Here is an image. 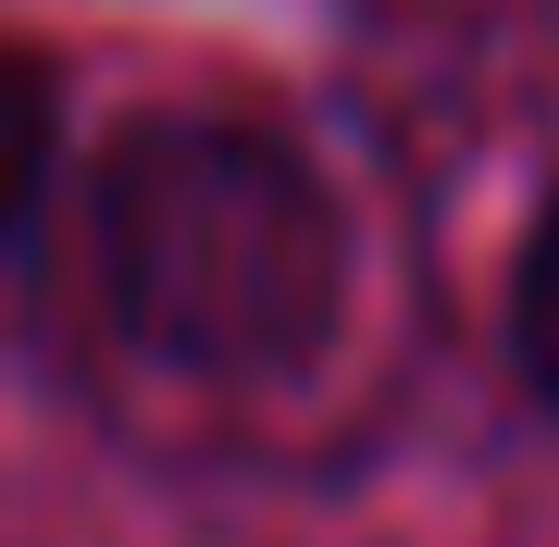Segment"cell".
<instances>
[{"mask_svg":"<svg viewBox=\"0 0 559 547\" xmlns=\"http://www.w3.org/2000/svg\"><path fill=\"white\" fill-rule=\"evenodd\" d=\"M100 237V299L112 324L175 373L249 385V373H299L348 286V237L323 175L261 124H138L100 163L87 200Z\"/></svg>","mask_w":559,"mask_h":547,"instance_id":"6da1fadb","label":"cell"},{"mask_svg":"<svg viewBox=\"0 0 559 547\" xmlns=\"http://www.w3.org/2000/svg\"><path fill=\"white\" fill-rule=\"evenodd\" d=\"M38 163H50V87H38V62L0 50V237L38 200Z\"/></svg>","mask_w":559,"mask_h":547,"instance_id":"7a4b0ae2","label":"cell"},{"mask_svg":"<svg viewBox=\"0 0 559 547\" xmlns=\"http://www.w3.org/2000/svg\"><path fill=\"white\" fill-rule=\"evenodd\" d=\"M510 336H522V373H535V399H559V200H547L535 249H522V274H510Z\"/></svg>","mask_w":559,"mask_h":547,"instance_id":"3957f363","label":"cell"}]
</instances>
